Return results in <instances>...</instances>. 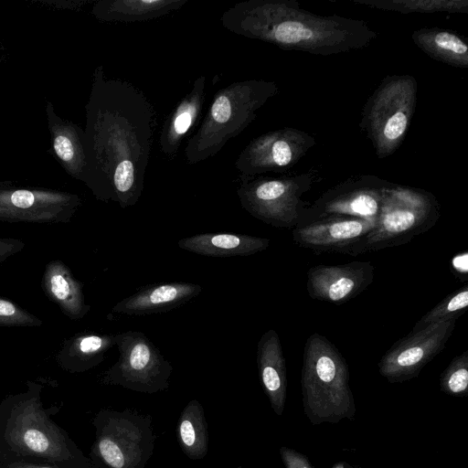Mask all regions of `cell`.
<instances>
[{"mask_svg":"<svg viewBox=\"0 0 468 468\" xmlns=\"http://www.w3.org/2000/svg\"><path fill=\"white\" fill-rule=\"evenodd\" d=\"M257 366L262 388L276 415L282 416L287 394L286 364L274 329L265 332L257 345Z\"/></svg>","mask_w":468,"mask_h":468,"instance_id":"d6986e66","label":"cell"},{"mask_svg":"<svg viewBox=\"0 0 468 468\" xmlns=\"http://www.w3.org/2000/svg\"><path fill=\"white\" fill-rule=\"evenodd\" d=\"M236 468H241V466H238V467H236Z\"/></svg>","mask_w":468,"mask_h":468,"instance_id":"74e56055","label":"cell"},{"mask_svg":"<svg viewBox=\"0 0 468 468\" xmlns=\"http://www.w3.org/2000/svg\"><path fill=\"white\" fill-rule=\"evenodd\" d=\"M40 324L41 321L16 304L0 298V325L33 326Z\"/></svg>","mask_w":468,"mask_h":468,"instance_id":"f546056e","label":"cell"},{"mask_svg":"<svg viewBox=\"0 0 468 468\" xmlns=\"http://www.w3.org/2000/svg\"><path fill=\"white\" fill-rule=\"evenodd\" d=\"M205 97L206 77L200 76L164 122L159 145L162 153L170 159L177 154L185 136L200 118Z\"/></svg>","mask_w":468,"mask_h":468,"instance_id":"ffe728a7","label":"cell"},{"mask_svg":"<svg viewBox=\"0 0 468 468\" xmlns=\"http://www.w3.org/2000/svg\"><path fill=\"white\" fill-rule=\"evenodd\" d=\"M370 8L407 14H467V0H350Z\"/></svg>","mask_w":468,"mask_h":468,"instance_id":"4316f807","label":"cell"},{"mask_svg":"<svg viewBox=\"0 0 468 468\" xmlns=\"http://www.w3.org/2000/svg\"><path fill=\"white\" fill-rule=\"evenodd\" d=\"M332 468H357V467L351 465L345 461H341V462L335 463Z\"/></svg>","mask_w":468,"mask_h":468,"instance_id":"d590c367","label":"cell"},{"mask_svg":"<svg viewBox=\"0 0 468 468\" xmlns=\"http://www.w3.org/2000/svg\"><path fill=\"white\" fill-rule=\"evenodd\" d=\"M1 62H2V58H1V56H0V64H1Z\"/></svg>","mask_w":468,"mask_h":468,"instance_id":"8d00e7d4","label":"cell"},{"mask_svg":"<svg viewBox=\"0 0 468 468\" xmlns=\"http://www.w3.org/2000/svg\"><path fill=\"white\" fill-rule=\"evenodd\" d=\"M220 22L236 35L322 56L363 48L378 37L364 20L314 14L295 0L239 2L222 14Z\"/></svg>","mask_w":468,"mask_h":468,"instance_id":"7a4b0ae2","label":"cell"},{"mask_svg":"<svg viewBox=\"0 0 468 468\" xmlns=\"http://www.w3.org/2000/svg\"><path fill=\"white\" fill-rule=\"evenodd\" d=\"M378 219L331 217L299 224L292 229L293 243L315 254H348L369 233Z\"/></svg>","mask_w":468,"mask_h":468,"instance_id":"9a60e30c","label":"cell"},{"mask_svg":"<svg viewBox=\"0 0 468 468\" xmlns=\"http://www.w3.org/2000/svg\"><path fill=\"white\" fill-rule=\"evenodd\" d=\"M45 112L54 155L69 176L86 185L88 160L84 130L76 123L62 119L56 112L51 101H47Z\"/></svg>","mask_w":468,"mask_h":468,"instance_id":"e0dca14e","label":"cell"},{"mask_svg":"<svg viewBox=\"0 0 468 468\" xmlns=\"http://www.w3.org/2000/svg\"><path fill=\"white\" fill-rule=\"evenodd\" d=\"M411 38L430 58L452 67H468V45L457 34L439 27H423L413 31Z\"/></svg>","mask_w":468,"mask_h":468,"instance_id":"cb8c5ba5","label":"cell"},{"mask_svg":"<svg viewBox=\"0 0 468 468\" xmlns=\"http://www.w3.org/2000/svg\"><path fill=\"white\" fill-rule=\"evenodd\" d=\"M23 247L21 241L12 239H0V262Z\"/></svg>","mask_w":468,"mask_h":468,"instance_id":"d6a6232c","label":"cell"},{"mask_svg":"<svg viewBox=\"0 0 468 468\" xmlns=\"http://www.w3.org/2000/svg\"><path fill=\"white\" fill-rule=\"evenodd\" d=\"M278 91L275 81L265 80L236 81L219 90L186 144V162L194 165L216 155L254 121L260 109Z\"/></svg>","mask_w":468,"mask_h":468,"instance_id":"5b68a950","label":"cell"},{"mask_svg":"<svg viewBox=\"0 0 468 468\" xmlns=\"http://www.w3.org/2000/svg\"><path fill=\"white\" fill-rule=\"evenodd\" d=\"M370 261L316 265L306 274V291L313 300L342 304L363 292L374 281Z\"/></svg>","mask_w":468,"mask_h":468,"instance_id":"2e32d148","label":"cell"},{"mask_svg":"<svg viewBox=\"0 0 468 468\" xmlns=\"http://www.w3.org/2000/svg\"><path fill=\"white\" fill-rule=\"evenodd\" d=\"M389 185L390 182L374 175L349 177L310 203L299 224L331 217L378 219Z\"/></svg>","mask_w":468,"mask_h":468,"instance_id":"8fae6325","label":"cell"},{"mask_svg":"<svg viewBox=\"0 0 468 468\" xmlns=\"http://www.w3.org/2000/svg\"><path fill=\"white\" fill-rule=\"evenodd\" d=\"M78 195L43 188L0 187V219L67 221L80 207Z\"/></svg>","mask_w":468,"mask_h":468,"instance_id":"5bb4252c","label":"cell"},{"mask_svg":"<svg viewBox=\"0 0 468 468\" xmlns=\"http://www.w3.org/2000/svg\"><path fill=\"white\" fill-rule=\"evenodd\" d=\"M467 261H468L467 251L459 253L452 258V267L457 273L466 275L467 271H468L467 270V267H468Z\"/></svg>","mask_w":468,"mask_h":468,"instance_id":"836d02e7","label":"cell"},{"mask_svg":"<svg viewBox=\"0 0 468 468\" xmlns=\"http://www.w3.org/2000/svg\"><path fill=\"white\" fill-rule=\"evenodd\" d=\"M114 339L119 357L102 374L103 385L145 394L168 388L173 366L144 333L129 330L114 334Z\"/></svg>","mask_w":468,"mask_h":468,"instance_id":"30bf717a","label":"cell"},{"mask_svg":"<svg viewBox=\"0 0 468 468\" xmlns=\"http://www.w3.org/2000/svg\"><path fill=\"white\" fill-rule=\"evenodd\" d=\"M320 179L314 167L277 177L239 176L237 195L241 207L253 218L275 228L292 229L310 205L302 197Z\"/></svg>","mask_w":468,"mask_h":468,"instance_id":"9c48e42d","label":"cell"},{"mask_svg":"<svg viewBox=\"0 0 468 468\" xmlns=\"http://www.w3.org/2000/svg\"><path fill=\"white\" fill-rule=\"evenodd\" d=\"M115 346L113 334H84L72 339L60 358L64 369L80 373L101 364Z\"/></svg>","mask_w":468,"mask_h":468,"instance_id":"484cf974","label":"cell"},{"mask_svg":"<svg viewBox=\"0 0 468 468\" xmlns=\"http://www.w3.org/2000/svg\"><path fill=\"white\" fill-rule=\"evenodd\" d=\"M468 306V285L465 283L457 291L445 296L439 303L427 312L413 326L411 332L421 330L429 325L457 320Z\"/></svg>","mask_w":468,"mask_h":468,"instance_id":"83f0119b","label":"cell"},{"mask_svg":"<svg viewBox=\"0 0 468 468\" xmlns=\"http://www.w3.org/2000/svg\"><path fill=\"white\" fill-rule=\"evenodd\" d=\"M0 468H2V467L0 466Z\"/></svg>","mask_w":468,"mask_h":468,"instance_id":"f35d334b","label":"cell"},{"mask_svg":"<svg viewBox=\"0 0 468 468\" xmlns=\"http://www.w3.org/2000/svg\"><path fill=\"white\" fill-rule=\"evenodd\" d=\"M176 439L182 452L192 461L208 452V428L202 404L191 399L182 410L176 424Z\"/></svg>","mask_w":468,"mask_h":468,"instance_id":"d4e9b609","label":"cell"},{"mask_svg":"<svg viewBox=\"0 0 468 468\" xmlns=\"http://www.w3.org/2000/svg\"><path fill=\"white\" fill-rule=\"evenodd\" d=\"M270 239L233 233H201L178 240L180 249L207 257L249 256L270 246Z\"/></svg>","mask_w":468,"mask_h":468,"instance_id":"44dd1931","label":"cell"},{"mask_svg":"<svg viewBox=\"0 0 468 468\" xmlns=\"http://www.w3.org/2000/svg\"><path fill=\"white\" fill-rule=\"evenodd\" d=\"M279 452L285 468H314L308 457L294 449L282 446Z\"/></svg>","mask_w":468,"mask_h":468,"instance_id":"4dcf8cb0","label":"cell"},{"mask_svg":"<svg viewBox=\"0 0 468 468\" xmlns=\"http://www.w3.org/2000/svg\"><path fill=\"white\" fill-rule=\"evenodd\" d=\"M455 319L440 322L398 340L380 358L379 374L389 383L412 379L446 346L456 325Z\"/></svg>","mask_w":468,"mask_h":468,"instance_id":"4fadbf2b","label":"cell"},{"mask_svg":"<svg viewBox=\"0 0 468 468\" xmlns=\"http://www.w3.org/2000/svg\"><path fill=\"white\" fill-rule=\"evenodd\" d=\"M440 217L441 206L434 195L390 182L376 226L348 254L357 256L404 245L430 230Z\"/></svg>","mask_w":468,"mask_h":468,"instance_id":"8992f818","label":"cell"},{"mask_svg":"<svg viewBox=\"0 0 468 468\" xmlns=\"http://www.w3.org/2000/svg\"><path fill=\"white\" fill-rule=\"evenodd\" d=\"M316 144L315 138L286 127L252 139L235 161L239 176L253 177L265 173H284L296 165Z\"/></svg>","mask_w":468,"mask_h":468,"instance_id":"7c38bea8","label":"cell"},{"mask_svg":"<svg viewBox=\"0 0 468 468\" xmlns=\"http://www.w3.org/2000/svg\"><path fill=\"white\" fill-rule=\"evenodd\" d=\"M187 0H100L91 15L101 22L133 23L152 20L179 10Z\"/></svg>","mask_w":468,"mask_h":468,"instance_id":"7402d4cb","label":"cell"},{"mask_svg":"<svg viewBox=\"0 0 468 468\" xmlns=\"http://www.w3.org/2000/svg\"><path fill=\"white\" fill-rule=\"evenodd\" d=\"M300 383L303 411L313 425L354 420L356 405L348 366L324 335L314 333L307 337Z\"/></svg>","mask_w":468,"mask_h":468,"instance_id":"277c9868","label":"cell"},{"mask_svg":"<svg viewBox=\"0 0 468 468\" xmlns=\"http://www.w3.org/2000/svg\"><path fill=\"white\" fill-rule=\"evenodd\" d=\"M418 84L408 74L385 77L367 101L360 128L378 158L394 154L410 128L417 104Z\"/></svg>","mask_w":468,"mask_h":468,"instance_id":"ba28073f","label":"cell"},{"mask_svg":"<svg viewBox=\"0 0 468 468\" xmlns=\"http://www.w3.org/2000/svg\"><path fill=\"white\" fill-rule=\"evenodd\" d=\"M441 391L451 396H465L468 390V350L457 355L440 377Z\"/></svg>","mask_w":468,"mask_h":468,"instance_id":"f1b7e54d","label":"cell"},{"mask_svg":"<svg viewBox=\"0 0 468 468\" xmlns=\"http://www.w3.org/2000/svg\"><path fill=\"white\" fill-rule=\"evenodd\" d=\"M202 290L199 284L185 282L149 284L117 303L112 311L126 315L165 313L184 305Z\"/></svg>","mask_w":468,"mask_h":468,"instance_id":"ac0fdd59","label":"cell"},{"mask_svg":"<svg viewBox=\"0 0 468 468\" xmlns=\"http://www.w3.org/2000/svg\"><path fill=\"white\" fill-rule=\"evenodd\" d=\"M24 392L0 402V463L27 462L57 468H97L41 400L42 386L27 382Z\"/></svg>","mask_w":468,"mask_h":468,"instance_id":"3957f363","label":"cell"},{"mask_svg":"<svg viewBox=\"0 0 468 468\" xmlns=\"http://www.w3.org/2000/svg\"><path fill=\"white\" fill-rule=\"evenodd\" d=\"M44 289L52 301L71 319L82 318L90 306L84 302L82 283L58 261L51 262L43 278Z\"/></svg>","mask_w":468,"mask_h":468,"instance_id":"603a6c76","label":"cell"},{"mask_svg":"<svg viewBox=\"0 0 468 468\" xmlns=\"http://www.w3.org/2000/svg\"><path fill=\"white\" fill-rule=\"evenodd\" d=\"M86 186L97 199L132 207L142 196L157 115L137 87L105 77L102 66L92 75L85 105Z\"/></svg>","mask_w":468,"mask_h":468,"instance_id":"6da1fadb","label":"cell"},{"mask_svg":"<svg viewBox=\"0 0 468 468\" xmlns=\"http://www.w3.org/2000/svg\"><path fill=\"white\" fill-rule=\"evenodd\" d=\"M95 439L89 458L97 468H145L156 435L153 419L132 409H101L93 417Z\"/></svg>","mask_w":468,"mask_h":468,"instance_id":"52a82bcc","label":"cell"},{"mask_svg":"<svg viewBox=\"0 0 468 468\" xmlns=\"http://www.w3.org/2000/svg\"><path fill=\"white\" fill-rule=\"evenodd\" d=\"M42 5L58 9L80 10L90 1L87 0H31Z\"/></svg>","mask_w":468,"mask_h":468,"instance_id":"1f68e13d","label":"cell"},{"mask_svg":"<svg viewBox=\"0 0 468 468\" xmlns=\"http://www.w3.org/2000/svg\"><path fill=\"white\" fill-rule=\"evenodd\" d=\"M2 468H57L54 466L39 464L35 463H27V462H15V463H0Z\"/></svg>","mask_w":468,"mask_h":468,"instance_id":"e575fe53","label":"cell"}]
</instances>
